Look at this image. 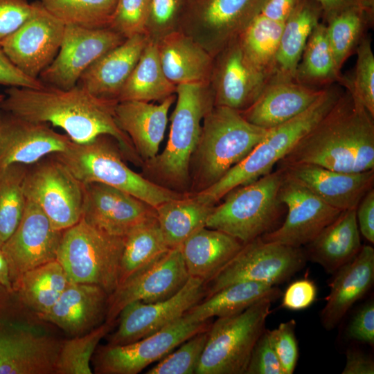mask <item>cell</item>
Listing matches in <instances>:
<instances>
[{
    "label": "cell",
    "mask_w": 374,
    "mask_h": 374,
    "mask_svg": "<svg viewBox=\"0 0 374 374\" xmlns=\"http://www.w3.org/2000/svg\"><path fill=\"white\" fill-rule=\"evenodd\" d=\"M0 109L23 118L51 124L63 130L75 143L89 142L101 135L112 137L125 159L143 165L128 136L118 126L117 101L98 98L76 85L62 89L45 85L40 89L10 87Z\"/></svg>",
    "instance_id": "obj_1"
},
{
    "label": "cell",
    "mask_w": 374,
    "mask_h": 374,
    "mask_svg": "<svg viewBox=\"0 0 374 374\" xmlns=\"http://www.w3.org/2000/svg\"><path fill=\"white\" fill-rule=\"evenodd\" d=\"M373 118L346 89L278 167L305 163L345 172L374 169Z\"/></svg>",
    "instance_id": "obj_2"
},
{
    "label": "cell",
    "mask_w": 374,
    "mask_h": 374,
    "mask_svg": "<svg viewBox=\"0 0 374 374\" xmlns=\"http://www.w3.org/2000/svg\"><path fill=\"white\" fill-rule=\"evenodd\" d=\"M175 95L166 145L160 154L143 163L150 180L175 190L185 189L190 182L191 159L199 140L202 121L214 105L208 84H179Z\"/></svg>",
    "instance_id": "obj_3"
},
{
    "label": "cell",
    "mask_w": 374,
    "mask_h": 374,
    "mask_svg": "<svg viewBox=\"0 0 374 374\" xmlns=\"http://www.w3.org/2000/svg\"><path fill=\"white\" fill-rule=\"evenodd\" d=\"M342 92L332 84L306 110L268 129L264 139L240 163L211 186L193 193L197 199L215 205L232 189L251 183L271 172L295 144L328 112Z\"/></svg>",
    "instance_id": "obj_4"
},
{
    "label": "cell",
    "mask_w": 374,
    "mask_h": 374,
    "mask_svg": "<svg viewBox=\"0 0 374 374\" xmlns=\"http://www.w3.org/2000/svg\"><path fill=\"white\" fill-rule=\"evenodd\" d=\"M267 130L247 121L238 110L213 105L203 118L199 140L191 159L197 193L217 182L243 160Z\"/></svg>",
    "instance_id": "obj_5"
},
{
    "label": "cell",
    "mask_w": 374,
    "mask_h": 374,
    "mask_svg": "<svg viewBox=\"0 0 374 374\" xmlns=\"http://www.w3.org/2000/svg\"><path fill=\"white\" fill-rule=\"evenodd\" d=\"M82 184L100 183L126 193L156 208L184 197L130 169L125 163L117 142L101 135L84 143L71 142L63 152L53 154Z\"/></svg>",
    "instance_id": "obj_6"
},
{
    "label": "cell",
    "mask_w": 374,
    "mask_h": 374,
    "mask_svg": "<svg viewBox=\"0 0 374 374\" xmlns=\"http://www.w3.org/2000/svg\"><path fill=\"white\" fill-rule=\"evenodd\" d=\"M283 170L278 168L228 192L214 206L206 226L224 232L242 244L274 229L285 206L279 197Z\"/></svg>",
    "instance_id": "obj_7"
},
{
    "label": "cell",
    "mask_w": 374,
    "mask_h": 374,
    "mask_svg": "<svg viewBox=\"0 0 374 374\" xmlns=\"http://www.w3.org/2000/svg\"><path fill=\"white\" fill-rule=\"evenodd\" d=\"M123 247L124 237L80 219L62 231L56 260L69 283L96 285L109 295L118 285Z\"/></svg>",
    "instance_id": "obj_8"
},
{
    "label": "cell",
    "mask_w": 374,
    "mask_h": 374,
    "mask_svg": "<svg viewBox=\"0 0 374 374\" xmlns=\"http://www.w3.org/2000/svg\"><path fill=\"white\" fill-rule=\"evenodd\" d=\"M269 299L211 324L195 374H245L253 348L271 313Z\"/></svg>",
    "instance_id": "obj_9"
},
{
    "label": "cell",
    "mask_w": 374,
    "mask_h": 374,
    "mask_svg": "<svg viewBox=\"0 0 374 374\" xmlns=\"http://www.w3.org/2000/svg\"><path fill=\"white\" fill-rule=\"evenodd\" d=\"M307 258L301 247L267 242L258 237L205 282V298L233 283L256 281L277 286L302 269Z\"/></svg>",
    "instance_id": "obj_10"
},
{
    "label": "cell",
    "mask_w": 374,
    "mask_h": 374,
    "mask_svg": "<svg viewBox=\"0 0 374 374\" xmlns=\"http://www.w3.org/2000/svg\"><path fill=\"white\" fill-rule=\"evenodd\" d=\"M24 189L54 229L63 231L81 219L84 185L53 154L28 166Z\"/></svg>",
    "instance_id": "obj_11"
},
{
    "label": "cell",
    "mask_w": 374,
    "mask_h": 374,
    "mask_svg": "<svg viewBox=\"0 0 374 374\" xmlns=\"http://www.w3.org/2000/svg\"><path fill=\"white\" fill-rule=\"evenodd\" d=\"M208 321L194 322L184 314L162 330L132 343L96 348L94 372L97 374H137L163 359L186 340L210 328Z\"/></svg>",
    "instance_id": "obj_12"
},
{
    "label": "cell",
    "mask_w": 374,
    "mask_h": 374,
    "mask_svg": "<svg viewBox=\"0 0 374 374\" xmlns=\"http://www.w3.org/2000/svg\"><path fill=\"white\" fill-rule=\"evenodd\" d=\"M265 0H196L180 22L181 30L213 57L260 13Z\"/></svg>",
    "instance_id": "obj_13"
},
{
    "label": "cell",
    "mask_w": 374,
    "mask_h": 374,
    "mask_svg": "<svg viewBox=\"0 0 374 374\" xmlns=\"http://www.w3.org/2000/svg\"><path fill=\"white\" fill-rule=\"evenodd\" d=\"M189 278L180 246L170 249L108 296L105 322L114 326L121 310L134 301L148 303L169 299Z\"/></svg>",
    "instance_id": "obj_14"
},
{
    "label": "cell",
    "mask_w": 374,
    "mask_h": 374,
    "mask_svg": "<svg viewBox=\"0 0 374 374\" xmlns=\"http://www.w3.org/2000/svg\"><path fill=\"white\" fill-rule=\"evenodd\" d=\"M125 39L109 27L89 28L67 24L56 57L39 80L45 85L62 89L74 87L91 64Z\"/></svg>",
    "instance_id": "obj_15"
},
{
    "label": "cell",
    "mask_w": 374,
    "mask_h": 374,
    "mask_svg": "<svg viewBox=\"0 0 374 374\" xmlns=\"http://www.w3.org/2000/svg\"><path fill=\"white\" fill-rule=\"evenodd\" d=\"M283 173L279 197L287 209V215L280 226L261 238L267 242L301 247L314 240L341 211L326 204L284 170Z\"/></svg>",
    "instance_id": "obj_16"
},
{
    "label": "cell",
    "mask_w": 374,
    "mask_h": 374,
    "mask_svg": "<svg viewBox=\"0 0 374 374\" xmlns=\"http://www.w3.org/2000/svg\"><path fill=\"white\" fill-rule=\"evenodd\" d=\"M205 294V280L190 276L184 287L169 299L127 305L120 312L118 328L109 337L107 344H127L157 332L181 318Z\"/></svg>",
    "instance_id": "obj_17"
},
{
    "label": "cell",
    "mask_w": 374,
    "mask_h": 374,
    "mask_svg": "<svg viewBox=\"0 0 374 374\" xmlns=\"http://www.w3.org/2000/svg\"><path fill=\"white\" fill-rule=\"evenodd\" d=\"M32 16L2 44L1 48L24 74L39 79L60 48L65 24L35 1Z\"/></svg>",
    "instance_id": "obj_18"
},
{
    "label": "cell",
    "mask_w": 374,
    "mask_h": 374,
    "mask_svg": "<svg viewBox=\"0 0 374 374\" xmlns=\"http://www.w3.org/2000/svg\"><path fill=\"white\" fill-rule=\"evenodd\" d=\"M62 233L36 203L26 199L17 227L1 248L12 285L26 271L56 260Z\"/></svg>",
    "instance_id": "obj_19"
},
{
    "label": "cell",
    "mask_w": 374,
    "mask_h": 374,
    "mask_svg": "<svg viewBox=\"0 0 374 374\" xmlns=\"http://www.w3.org/2000/svg\"><path fill=\"white\" fill-rule=\"evenodd\" d=\"M271 77L249 59L237 37L214 56L208 83L214 105L243 111L254 103Z\"/></svg>",
    "instance_id": "obj_20"
},
{
    "label": "cell",
    "mask_w": 374,
    "mask_h": 374,
    "mask_svg": "<svg viewBox=\"0 0 374 374\" xmlns=\"http://www.w3.org/2000/svg\"><path fill=\"white\" fill-rule=\"evenodd\" d=\"M83 185L81 219L107 233L124 237L156 217L154 207L128 193L100 183Z\"/></svg>",
    "instance_id": "obj_21"
},
{
    "label": "cell",
    "mask_w": 374,
    "mask_h": 374,
    "mask_svg": "<svg viewBox=\"0 0 374 374\" xmlns=\"http://www.w3.org/2000/svg\"><path fill=\"white\" fill-rule=\"evenodd\" d=\"M71 140L48 124L23 118L0 109V168L13 163L29 166L63 152Z\"/></svg>",
    "instance_id": "obj_22"
},
{
    "label": "cell",
    "mask_w": 374,
    "mask_h": 374,
    "mask_svg": "<svg viewBox=\"0 0 374 374\" xmlns=\"http://www.w3.org/2000/svg\"><path fill=\"white\" fill-rule=\"evenodd\" d=\"M61 344L31 327L0 328V374H55Z\"/></svg>",
    "instance_id": "obj_23"
},
{
    "label": "cell",
    "mask_w": 374,
    "mask_h": 374,
    "mask_svg": "<svg viewBox=\"0 0 374 374\" xmlns=\"http://www.w3.org/2000/svg\"><path fill=\"white\" fill-rule=\"evenodd\" d=\"M278 168L326 204L341 211L356 208L362 197L373 188L374 169L345 172L305 163Z\"/></svg>",
    "instance_id": "obj_24"
},
{
    "label": "cell",
    "mask_w": 374,
    "mask_h": 374,
    "mask_svg": "<svg viewBox=\"0 0 374 374\" xmlns=\"http://www.w3.org/2000/svg\"><path fill=\"white\" fill-rule=\"evenodd\" d=\"M324 89L273 74L254 103L240 113L251 123L268 130L303 112Z\"/></svg>",
    "instance_id": "obj_25"
},
{
    "label": "cell",
    "mask_w": 374,
    "mask_h": 374,
    "mask_svg": "<svg viewBox=\"0 0 374 374\" xmlns=\"http://www.w3.org/2000/svg\"><path fill=\"white\" fill-rule=\"evenodd\" d=\"M173 94L158 104L140 100L118 101L114 116L118 126L130 138L143 163L159 153L168 121Z\"/></svg>",
    "instance_id": "obj_26"
},
{
    "label": "cell",
    "mask_w": 374,
    "mask_h": 374,
    "mask_svg": "<svg viewBox=\"0 0 374 374\" xmlns=\"http://www.w3.org/2000/svg\"><path fill=\"white\" fill-rule=\"evenodd\" d=\"M108 296L96 285L69 283L54 305L37 317L71 335H81L102 324Z\"/></svg>",
    "instance_id": "obj_27"
},
{
    "label": "cell",
    "mask_w": 374,
    "mask_h": 374,
    "mask_svg": "<svg viewBox=\"0 0 374 374\" xmlns=\"http://www.w3.org/2000/svg\"><path fill=\"white\" fill-rule=\"evenodd\" d=\"M145 34L127 38L85 70L76 85L100 99L117 101L148 42Z\"/></svg>",
    "instance_id": "obj_28"
},
{
    "label": "cell",
    "mask_w": 374,
    "mask_h": 374,
    "mask_svg": "<svg viewBox=\"0 0 374 374\" xmlns=\"http://www.w3.org/2000/svg\"><path fill=\"white\" fill-rule=\"evenodd\" d=\"M374 280V249L363 245L358 253L335 271L321 314L326 330L334 329L352 305L371 288Z\"/></svg>",
    "instance_id": "obj_29"
},
{
    "label": "cell",
    "mask_w": 374,
    "mask_h": 374,
    "mask_svg": "<svg viewBox=\"0 0 374 374\" xmlns=\"http://www.w3.org/2000/svg\"><path fill=\"white\" fill-rule=\"evenodd\" d=\"M157 44L161 67L172 84L209 83L214 57L192 37L176 30Z\"/></svg>",
    "instance_id": "obj_30"
},
{
    "label": "cell",
    "mask_w": 374,
    "mask_h": 374,
    "mask_svg": "<svg viewBox=\"0 0 374 374\" xmlns=\"http://www.w3.org/2000/svg\"><path fill=\"white\" fill-rule=\"evenodd\" d=\"M305 246L307 260L320 265L327 273H335L362 248L356 208L342 211Z\"/></svg>",
    "instance_id": "obj_31"
},
{
    "label": "cell",
    "mask_w": 374,
    "mask_h": 374,
    "mask_svg": "<svg viewBox=\"0 0 374 374\" xmlns=\"http://www.w3.org/2000/svg\"><path fill=\"white\" fill-rule=\"evenodd\" d=\"M235 238L218 230L202 227L181 245L187 271L192 277L208 280L242 248Z\"/></svg>",
    "instance_id": "obj_32"
},
{
    "label": "cell",
    "mask_w": 374,
    "mask_h": 374,
    "mask_svg": "<svg viewBox=\"0 0 374 374\" xmlns=\"http://www.w3.org/2000/svg\"><path fill=\"white\" fill-rule=\"evenodd\" d=\"M321 17L317 0H298L283 25L274 75L294 79L306 43Z\"/></svg>",
    "instance_id": "obj_33"
},
{
    "label": "cell",
    "mask_w": 374,
    "mask_h": 374,
    "mask_svg": "<svg viewBox=\"0 0 374 374\" xmlns=\"http://www.w3.org/2000/svg\"><path fill=\"white\" fill-rule=\"evenodd\" d=\"M281 295V290L276 285L256 281L238 282L205 298L184 315L192 321L205 322L213 317L219 318L239 313L262 299L275 301Z\"/></svg>",
    "instance_id": "obj_34"
},
{
    "label": "cell",
    "mask_w": 374,
    "mask_h": 374,
    "mask_svg": "<svg viewBox=\"0 0 374 374\" xmlns=\"http://www.w3.org/2000/svg\"><path fill=\"white\" fill-rule=\"evenodd\" d=\"M214 206L188 193L156 207V217L168 247L180 246L193 233L206 226Z\"/></svg>",
    "instance_id": "obj_35"
},
{
    "label": "cell",
    "mask_w": 374,
    "mask_h": 374,
    "mask_svg": "<svg viewBox=\"0 0 374 374\" xmlns=\"http://www.w3.org/2000/svg\"><path fill=\"white\" fill-rule=\"evenodd\" d=\"M176 87L163 71L157 42L149 39L118 101L161 102L175 94Z\"/></svg>",
    "instance_id": "obj_36"
},
{
    "label": "cell",
    "mask_w": 374,
    "mask_h": 374,
    "mask_svg": "<svg viewBox=\"0 0 374 374\" xmlns=\"http://www.w3.org/2000/svg\"><path fill=\"white\" fill-rule=\"evenodd\" d=\"M69 283L64 269L55 260L24 273L12 285L13 294L39 316L54 305Z\"/></svg>",
    "instance_id": "obj_37"
},
{
    "label": "cell",
    "mask_w": 374,
    "mask_h": 374,
    "mask_svg": "<svg viewBox=\"0 0 374 374\" xmlns=\"http://www.w3.org/2000/svg\"><path fill=\"white\" fill-rule=\"evenodd\" d=\"M330 45L326 24L319 22L313 29L296 67L294 80L311 87L330 86L341 82ZM319 89V88H317Z\"/></svg>",
    "instance_id": "obj_38"
},
{
    "label": "cell",
    "mask_w": 374,
    "mask_h": 374,
    "mask_svg": "<svg viewBox=\"0 0 374 374\" xmlns=\"http://www.w3.org/2000/svg\"><path fill=\"white\" fill-rule=\"evenodd\" d=\"M169 249L157 217L136 226L124 236L118 285L154 262Z\"/></svg>",
    "instance_id": "obj_39"
},
{
    "label": "cell",
    "mask_w": 374,
    "mask_h": 374,
    "mask_svg": "<svg viewBox=\"0 0 374 374\" xmlns=\"http://www.w3.org/2000/svg\"><path fill=\"white\" fill-rule=\"evenodd\" d=\"M283 25L259 14L238 37L249 59L269 76L274 73Z\"/></svg>",
    "instance_id": "obj_40"
},
{
    "label": "cell",
    "mask_w": 374,
    "mask_h": 374,
    "mask_svg": "<svg viewBox=\"0 0 374 374\" xmlns=\"http://www.w3.org/2000/svg\"><path fill=\"white\" fill-rule=\"evenodd\" d=\"M373 17V8H349L326 21L328 37L337 68L341 71L349 56L356 51Z\"/></svg>",
    "instance_id": "obj_41"
},
{
    "label": "cell",
    "mask_w": 374,
    "mask_h": 374,
    "mask_svg": "<svg viewBox=\"0 0 374 374\" xmlns=\"http://www.w3.org/2000/svg\"><path fill=\"white\" fill-rule=\"evenodd\" d=\"M28 166L13 163L0 168V246L17 227L26 197L24 189Z\"/></svg>",
    "instance_id": "obj_42"
},
{
    "label": "cell",
    "mask_w": 374,
    "mask_h": 374,
    "mask_svg": "<svg viewBox=\"0 0 374 374\" xmlns=\"http://www.w3.org/2000/svg\"><path fill=\"white\" fill-rule=\"evenodd\" d=\"M65 25L100 28L109 27L118 0H38Z\"/></svg>",
    "instance_id": "obj_43"
},
{
    "label": "cell",
    "mask_w": 374,
    "mask_h": 374,
    "mask_svg": "<svg viewBox=\"0 0 374 374\" xmlns=\"http://www.w3.org/2000/svg\"><path fill=\"white\" fill-rule=\"evenodd\" d=\"M113 326L105 321L85 334L64 341L58 355L55 374H91V357L100 341Z\"/></svg>",
    "instance_id": "obj_44"
},
{
    "label": "cell",
    "mask_w": 374,
    "mask_h": 374,
    "mask_svg": "<svg viewBox=\"0 0 374 374\" xmlns=\"http://www.w3.org/2000/svg\"><path fill=\"white\" fill-rule=\"evenodd\" d=\"M355 51L354 76L353 79L343 76L341 83L374 117V55L371 39L365 35Z\"/></svg>",
    "instance_id": "obj_45"
},
{
    "label": "cell",
    "mask_w": 374,
    "mask_h": 374,
    "mask_svg": "<svg viewBox=\"0 0 374 374\" xmlns=\"http://www.w3.org/2000/svg\"><path fill=\"white\" fill-rule=\"evenodd\" d=\"M208 329L184 341L179 348L170 352L145 373L195 374L208 339Z\"/></svg>",
    "instance_id": "obj_46"
},
{
    "label": "cell",
    "mask_w": 374,
    "mask_h": 374,
    "mask_svg": "<svg viewBox=\"0 0 374 374\" xmlns=\"http://www.w3.org/2000/svg\"><path fill=\"white\" fill-rule=\"evenodd\" d=\"M150 0H118L109 28L125 39L145 34Z\"/></svg>",
    "instance_id": "obj_47"
},
{
    "label": "cell",
    "mask_w": 374,
    "mask_h": 374,
    "mask_svg": "<svg viewBox=\"0 0 374 374\" xmlns=\"http://www.w3.org/2000/svg\"><path fill=\"white\" fill-rule=\"evenodd\" d=\"M182 0H150L145 35L157 42L179 29L181 20Z\"/></svg>",
    "instance_id": "obj_48"
},
{
    "label": "cell",
    "mask_w": 374,
    "mask_h": 374,
    "mask_svg": "<svg viewBox=\"0 0 374 374\" xmlns=\"http://www.w3.org/2000/svg\"><path fill=\"white\" fill-rule=\"evenodd\" d=\"M295 328L296 321L291 319L280 323L272 330H269L271 344L285 374L294 373L299 358Z\"/></svg>",
    "instance_id": "obj_49"
},
{
    "label": "cell",
    "mask_w": 374,
    "mask_h": 374,
    "mask_svg": "<svg viewBox=\"0 0 374 374\" xmlns=\"http://www.w3.org/2000/svg\"><path fill=\"white\" fill-rule=\"evenodd\" d=\"M35 9V1L0 0V48L3 42L32 16Z\"/></svg>",
    "instance_id": "obj_50"
},
{
    "label": "cell",
    "mask_w": 374,
    "mask_h": 374,
    "mask_svg": "<svg viewBox=\"0 0 374 374\" xmlns=\"http://www.w3.org/2000/svg\"><path fill=\"white\" fill-rule=\"evenodd\" d=\"M245 374H285L265 329L257 340Z\"/></svg>",
    "instance_id": "obj_51"
},
{
    "label": "cell",
    "mask_w": 374,
    "mask_h": 374,
    "mask_svg": "<svg viewBox=\"0 0 374 374\" xmlns=\"http://www.w3.org/2000/svg\"><path fill=\"white\" fill-rule=\"evenodd\" d=\"M317 294V287L313 281L308 279L295 280L285 291L282 307L294 311L306 309L314 302Z\"/></svg>",
    "instance_id": "obj_52"
},
{
    "label": "cell",
    "mask_w": 374,
    "mask_h": 374,
    "mask_svg": "<svg viewBox=\"0 0 374 374\" xmlns=\"http://www.w3.org/2000/svg\"><path fill=\"white\" fill-rule=\"evenodd\" d=\"M348 339L374 344V303L369 301L355 314L346 330Z\"/></svg>",
    "instance_id": "obj_53"
},
{
    "label": "cell",
    "mask_w": 374,
    "mask_h": 374,
    "mask_svg": "<svg viewBox=\"0 0 374 374\" xmlns=\"http://www.w3.org/2000/svg\"><path fill=\"white\" fill-rule=\"evenodd\" d=\"M0 84L10 87L40 89L45 84L39 79L30 78L21 72L0 48Z\"/></svg>",
    "instance_id": "obj_54"
},
{
    "label": "cell",
    "mask_w": 374,
    "mask_h": 374,
    "mask_svg": "<svg viewBox=\"0 0 374 374\" xmlns=\"http://www.w3.org/2000/svg\"><path fill=\"white\" fill-rule=\"evenodd\" d=\"M356 219L359 233L374 243V189L362 197L356 208Z\"/></svg>",
    "instance_id": "obj_55"
},
{
    "label": "cell",
    "mask_w": 374,
    "mask_h": 374,
    "mask_svg": "<svg viewBox=\"0 0 374 374\" xmlns=\"http://www.w3.org/2000/svg\"><path fill=\"white\" fill-rule=\"evenodd\" d=\"M343 374H373L374 362L359 350L348 349L346 353Z\"/></svg>",
    "instance_id": "obj_56"
},
{
    "label": "cell",
    "mask_w": 374,
    "mask_h": 374,
    "mask_svg": "<svg viewBox=\"0 0 374 374\" xmlns=\"http://www.w3.org/2000/svg\"><path fill=\"white\" fill-rule=\"evenodd\" d=\"M298 0H265L260 13L264 17L285 23Z\"/></svg>",
    "instance_id": "obj_57"
},
{
    "label": "cell",
    "mask_w": 374,
    "mask_h": 374,
    "mask_svg": "<svg viewBox=\"0 0 374 374\" xmlns=\"http://www.w3.org/2000/svg\"><path fill=\"white\" fill-rule=\"evenodd\" d=\"M321 10L322 17L327 21L334 16L353 7L372 8L364 0H317Z\"/></svg>",
    "instance_id": "obj_58"
},
{
    "label": "cell",
    "mask_w": 374,
    "mask_h": 374,
    "mask_svg": "<svg viewBox=\"0 0 374 374\" xmlns=\"http://www.w3.org/2000/svg\"><path fill=\"white\" fill-rule=\"evenodd\" d=\"M0 286L10 294H13L12 282L10 278L9 267L5 256L0 249Z\"/></svg>",
    "instance_id": "obj_59"
},
{
    "label": "cell",
    "mask_w": 374,
    "mask_h": 374,
    "mask_svg": "<svg viewBox=\"0 0 374 374\" xmlns=\"http://www.w3.org/2000/svg\"><path fill=\"white\" fill-rule=\"evenodd\" d=\"M368 6L373 7L374 0H364Z\"/></svg>",
    "instance_id": "obj_60"
},
{
    "label": "cell",
    "mask_w": 374,
    "mask_h": 374,
    "mask_svg": "<svg viewBox=\"0 0 374 374\" xmlns=\"http://www.w3.org/2000/svg\"><path fill=\"white\" fill-rule=\"evenodd\" d=\"M5 94H1L0 93V103L4 99Z\"/></svg>",
    "instance_id": "obj_61"
},
{
    "label": "cell",
    "mask_w": 374,
    "mask_h": 374,
    "mask_svg": "<svg viewBox=\"0 0 374 374\" xmlns=\"http://www.w3.org/2000/svg\"><path fill=\"white\" fill-rule=\"evenodd\" d=\"M1 248V247L0 246V249Z\"/></svg>",
    "instance_id": "obj_62"
}]
</instances>
